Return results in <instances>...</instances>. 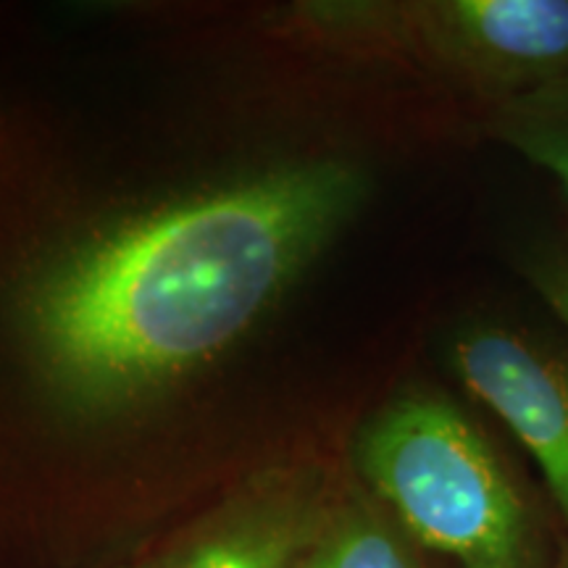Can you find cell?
<instances>
[{"label": "cell", "mask_w": 568, "mask_h": 568, "mask_svg": "<svg viewBox=\"0 0 568 568\" xmlns=\"http://www.w3.org/2000/svg\"><path fill=\"white\" fill-rule=\"evenodd\" d=\"M347 161L282 166L80 240L0 253V361L61 418H103L222 355L366 197Z\"/></svg>", "instance_id": "6da1fadb"}, {"label": "cell", "mask_w": 568, "mask_h": 568, "mask_svg": "<svg viewBox=\"0 0 568 568\" xmlns=\"http://www.w3.org/2000/svg\"><path fill=\"white\" fill-rule=\"evenodd\" d=\"M355 464L418 548L460 568H556L521 481L447 397L406 393L387 403L361 429Z\"/></svg>", "instance_id": "7a4b0ae2"}, {"label": "cell", "mask_w": 568, "mask_h": 568, "mask_svg": "<svg viewBox=\"0 0 568 568\" xmlns=\"http://www.w3.org/2000/svg\"><path fill=\"white\" fill-rule=\"evenodd\" d=\"M495 105L568 82V0H432L355 11Z\"/></svg>", "instance_id": "3957f363"}, {"label": "cell", "mask_w": 568, "mask_h": 568, "mask_svg": "<svg viewBox=\"0 0 568 568\" xmlns=\"http://www.w3.org/2000/svg\"><path fill=\"white\" fill-rule=\"evenodd\" d=\"M447 351L468 393L535 458L568 531V345L521 324L474 322Z\"/></svg>", "instance_id": "277c9868"}, {"label": "cell", "mask_w": 568, "mask_h": 568, "mask_svg": "<svg viewBox=\"0 0 568 568\" xmlns=\"http://www.w3.org/2000/svg\"><path fill=\"white\" fill-rule=\"evenodd\" d=\"M329 508L311 493H280L247 503L211 527L163 568H297Z\"/></svg>", "instance_id": "5b68a950"}, {"label": "cell", "mask_w": 568, "mask_h": 568, "mask_svg": "<svg viewBox=\"0 0 568 568\" xmlns=\"http://www.w3.org/2000/svg\"><path fill=\"white\" fill-rule=\"evenodd\" d=\"M297 568H424L418 545L376 497L329 508Z\"/></svg>", "instance_id": "8992f818"}, {"label": "cell", "mask_w": 568, "mask_h": 568, "mask_svg": "<svg viewBox=\"0 0 568 568\" xmlns=\"http://www.w3.org/2000/svg\"><path fill=\"white\" fill-rule=\"evenodd\" d=\"M489 132L531 166L550 174L568 203V82L495 105Z\"/></svg>", "instance_id": "52a82bcc"}, {"label": "cell", "mask_w": 568, "mask_h": 568, "mask_svg": "<svg viewBox=\"0 0 568 568\" xmlns=\"http://www.w3.org/2000/svg\"><path fill=\"white\" fill-rule=\"evenodd\" d=\"M518 266L568 335V237H548L527 247Z\"/></svg>", "instance_id": "ba28073f"}, {"label": "cell", "mask_w": 568, "mask_h": 568, "mask_svg": "<svg viewBox=\"0 0 568 568\" xmlns=\"http://www.w3.org/2000/svg\"><path fill=\"white\" fill-rule=\"evenodd\" d=\"M556 568H568V531L556 550Z\"/></svg>", "instance_id": "9c48e42d"}]
</instances>
